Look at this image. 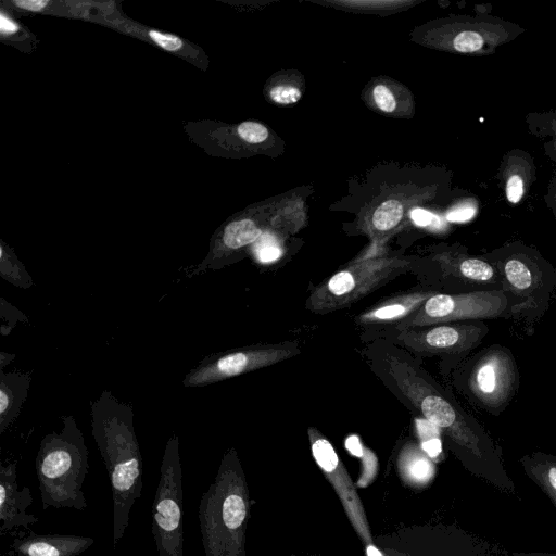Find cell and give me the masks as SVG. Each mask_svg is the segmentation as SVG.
<instances>
[{
  "label": "cell",
  "mask_w": 556,
  "mask_h": 556,
  "mask_svg": "<svg viewBox=\"0 0 556 556\" xmlns=\"http://www.w3.org/2000/svg\"><path fill=\"white\" fill-rule=\"evenodd\" d=\"M422 448L429 456L435 457L441 452V441L439 438L424 441Z\"/></svg>",
  "instance_id": "obj_32"
},
{
  "label": "cell",
  "mask_w": 556,
  "mask_h": 556,
  "mask_svg": "<svg viewBox=\"0 0 556 556\" xmlns=\"http://www.w3.org/2000/svg\"><path fill=\"white\" fill-rule=\"evenodd\" d=\"M478 207L477 199H466L465 201L456 204L446 213V219L452 223L467 222L476 216Z\"/></svg>",
  "instance_id": "obj_23"
},
{
  "label": "cell",
  "mask_w": 556,
  "mask_h": 556,
  "mask_svg": "<svg viewBox=\"0 0 556 556\" xmlns=\"http://www.w3.org/2000/svg\"><path fill=\"white\" fill-rule=\"evenodd\" d=\"M300 353L298 342L254 345L202 359L185 377V387H204L242 374L261 369Z\"/></svg>",
  "instance_id": "obj_10"
},
{
  "label": "cell",
  "mask_w": 556,
  "mask_h": 556,
  "mask_svg": "<svg viewBox=\"0 0 556 556\" xmlns=\"http://www.w3.org/2000/svg\"><path fill=\"white\" fill-rule=\"evenodd\" d=\"M372 97L381 111L391 113L395 110L396 101L388 87L383 85L376 86L372 90Z\"/></svg>",
  "instance_id": "obj_27"
},
{
  "label": "cell",
  "mask_w": 556,
  "mask_h": 556,
  "mask_svg": "<svg viewBox=\"0 0 556 556\" xmlns=\"http://www.w3.org/2000/svg\"><path fill=\"white\" fill-rule=\"evenodd\" d=\"M525 123L528 131L543 142L545 156L556 162V109L529 112Z\"/></svg>",
  "instance_id": "obj_18"
},
{
  "label": "cell",
  "mask_w": 556,
  "mask_h": 556,
  "mask_svg": "<svg viewBox=\"0 0 556 556\" xmlns=\"http://www.w3.org/2000/svg\"><path fill=\"white\" fill-rule=\"evenodd\" d=\"M482 255L500 274L508 301L504 318L532 333L556 296V268L538 249L521 241L507 242Z\"/></svg>",
  "instance_id": "obj_2"
},
{
  "label": "cell",
  "mask_w": 556,
  "mask_h": 556,
  "mask_svg": "<svg viewBox=\"0 0 556 556\" xmlns=\"http://www.w3.org/2000/svg\"><path fill=\"white\" fill-rule=\"evenodd\" d=\"M489 332L483 320L431 325L399 331L397 344L427 355L467 356Z\"/></svg>",
  "instance_id": "obj_11"
},
{
  "label": "cell",
  "mask_w": 556,
  "mask_h": 556,
  "mask_svg": "<svg viewBox=\"0 0 556 556\" xmlns=\"http://www.w3.org/2000/svg\"><path fill=\"white\" fill-rule=\"evenodd\" d=\"M182 468L179 440L168 439L152 505V534L159 556H184Z\"/></svg>",
  "instance_id": "obj_8"
},
{
  "label": "cell",
  "mask_w": 556,
  "mask_h": 556,
  "mask_svg": "<svg viewBox=\"0 0 556 556\" xmlns=\"http://www.w3.org/2000/svg\"><path fill=\"white\" fill-rule=\"evenodd\" d=\"M404 215L403 204L394 199L379 204L371 215V227L378 235H384L393 230Z\"/></svg>",
  "instance_id": "obj_19"
},
{
  "label": "cell",
  "mask_w": 556,
  "mask_h": 556,
  "mask_svg": "<svg viewBox=\"0 0 556 556\" xmlns=\"http://www.w3.org/2000/svg\"><path fill=\"white\" fill-rule=\"evenodd\" d=\"M548 479L553 488L556 490V466L552 467L548 471Z\"/></svg>",
  "instance_id": "obj_36"
},
{
  "label": "cell",
  "mask_w": 556,
  "mask_h": 556,
  "mask_svg": "<svg viewBox=\"0 0 556 556\" xmlns=\"http://www.w3.org/2000/svg\"><path fill=\"white\" fill-rule=\"evenodd\" d=\"M308 433L312 441V453L316 463L326 472L336 470L339 466V458L331 443L313 428L308 430Z\"/></svg>",
  "instance_id": "obj_21"
},
{
  "label": "cell",
  "mask_w": 556,
  "mask_h": 556,
  "mask_svg": "<svg viewBox=\"0 0 556 556\" xmlns=\"http://www.w3.org/2000/svg\"><path fill=\"white\" fill-rule=\"evenodd\" d=\"M431 466L430 463L426 458H417L414 464L410 466L412 473L417 479H422L428 477L430 472Z\"/></svg>",
  "instance_id": "obj_30"
},
{
  "label": "cell",
  "mask_w": 556,
  "mask_h": 556,
  "mask_svg": "<svg viewBox=\"0 0 556 556\" xmlns=\"http://www.w3.org/2000/svg\"><path fill=\"white\" fill-rule=\"evenodd\" d=\"M1 256H0V275L8 282L26 289L33 286V279L29 276L28 271L24 267V265L18 261V258L11 252V250L5 249L3 245L0 248Z\"/></svg>",
  "instance_id": "obj_20"
},
{
  "label": "cell",
  "mask_w": 556,
  "mask_h": 556,
  "mask_svg": "<svg viewBox=\"0 0 556 556\" xmlns=\"http://www.w3.org/2000/svg\"><path fill=\"white\" fill-rule=\"evenodd\" d=\"M495 179L506 201L510 205L519 204L536 179L533 156L520 148L510 149L502 156Z\"/></svg>",
  "instance_id": "obj_14"
},
{
  "label": "cell",
  "mask_w": 556,
  "mask_h": 556,
  "mask_svg": "<svg viewBox=\"0 0 556 556\" xmlns=\"http://www.w3.org/2000/svg\"><path fill=\"white\" fill-rule=\"evenodd\" d=\"M444 280L460 285L467 292L502 290L500 274L483 255H471L464 248H450L433 256Z\"/></svg>",
  "instance_id": "obj_12"
},
{
  "label": "cell",
  "mask_w": 556,
  "mask_h": 556,
  "mask_svg": "<svg viewBox=\"0 0 556 556\" xmlns=\"http://www.w3.org/2000/svg\"><path fill=\"white\" fill-rule=\"evenodd\" d=\"M62 430L42 438L36 473L42 506L84 510L83 484L88 473V448L73 416L62 417Z\"/></svg>",
  "instance_id": "obj_3"
},
{
  "label": "cell",
  "mask_w": 556,
  "mask_h": 556,
  "mask_svg": "<svg viewBox=\"0 0 556 556\" xmlns=\"http://www.w3.org/2000/svg\"><path fill=\"white\" fill-rule=\"evenodd\" d=\"M269 96L278 104H293L301 99L302 93L294 86L280 85L271 88Z\"/></svg>",
  "instance_id": "obj_25"
},
{
  "label": "cell",
  "mask_w": 556,
  "mask_h": 556,
  "mask_svg": "<svg viewBox=\"0 0 556 556\" xmlns=\"http://www.w3.org/2000/svg\"><path fill=\"white\" fill-rule=\"evenodd\" d=\"M93 543L89 536L31 532L14 539L11 547L17 556H78Z\"/></svg>",
  "instance_id": "obj_15"
},
{
  "label": "cell",
  "mask_w": 556,
  "mask_h": 556,
  "mask_svg": "<svg viewBox=\"0 0 556 556\" xmlns=\"http://www.w3.org/2000/svg\"><path fill=\"white\" fill-rule=\"evenodd\" d=\"M239 137L249 143H260L267 139V128L257 122H243L238 128Z\"/></svg>",
  "instance_id": "obj_24"
},
{
  "label": "cell",
  "mask_w": 556,
  "mask_h": 556,
  "mask_svg": "<svg viewBox=\"0 0 556 556\" xmlns=\"http://www.w3.org/2000/svg\"><path fill=\"white\" fill-rule=\"evenodd\" d=\"M410 218L417 226L420 227L440 228L443 226L440 216L424 208H414L410 212Z\"/></svg>",
  "instance_id": "obj_28"
},
{
  "label": "cell",
  "mask_w": 556,
  "mask_h": 556,
  "mask_svg": "<svg viewBox=\"0 0 556 556\" xmlns=\"http://www.w3.org/2000/svg\"><path fill=\"white\" fill-rule=\"evenodd\" d=\"M435 293L438 291L429 289L394 295L357 315L355 321L363 326L399 323Z\"/></svg>",
  "instance_id": "obj_16"
},
{
  "label": "cell",
  "mask_w": 556,
  "mask_h": 556,
  "mask_svg": "<svg viewBox=\"0 0 556 556\" xmlns=\"http://www.w3.org/2000/svg\"><path fill=\"white\" fill-rule=\"evenodd\" d=\"M346 448L355 456L362 455V445L356 437H350L346 440Z\"/></svg>",
  "instance_id": "obj_34"
},
{
  "label": "cell",
  "mask_w": 556,
  "mask_h": 556,
  "mask_svg": "<svg viewBox=\"0 0 556 556\" xmlns=\"http://www.w3.org/2000/svg\"><path fill=\"white\" fill-rule=\"evenodd\" d=\"M367 555L368 556H382L381 553L374 546H368L367 547Z\"/></svg>",
  "instance_id": "obj_37"
},
{
  "label": "cell",
  "mask_w": 556,
  "mask_h": 556,
  "mask_svg": "<svg viewBox=\"0 0 556 556\" xmlns=\"http://www.w3.org/2000/svg\"><path fill=\"white\" fill-rule=\"evenodd\" d=\"M508 301L503 290L438 292L395 324L397 331L431 325L505 317Z\"/></svg>",
  "instance_id": "obj_9"
},
{
  "label": "cell",
  "mask_w": 556,
  "mask_h": 556,
  "mask_svg": "<svg viewBox=\"0 0 556 556\" xmlns=\"http://www.w3.org/2000/svg\"><path fill=\"white\" fill-rule=\"evenodd\" d=\"M31 377L28 374L0 369V433L16 419L24 404Z\"/></svg>",
  "instance_id": "obj_17"
},
{
  "label": "cell",
  "mask_w": 556,
  "mask_h": 556,
  "mask_svg": "<svg viewBox=\"0 0 556 556\" xmlns=\"http://www.w3.org/2000/svg\"><path fill=\"white\" fill-rule=\"evenodd\" d=\"M14 357H15L14 354H7L4 352H1V354H0V363H1L0 369H3L4 365L9 364L11 362L10 359H13Z\"/></svg>",
  "instance_id": "obj_35"
},
{
  "label": "cell",
  "mask_w": 556,
  "mask_h": 556,
  "mask_svg": "<svg viewBox=\"0 0 556 556\" xmlns=\"http://www.w3.org/2000/svg\"><path fill=\"white\" fill-rule=\"evenodd\" d=\"M33 503L28 486L18 488L16 464L0 467V532L3 534L13 528H28L38 521V517L27 513Z\"/></svg>",
  "instance_id": "obj_13"
},
{
  "label": "cell",
  "mask_w": 556,
  "mask_h": 556,
  "mask_svg": "<svg viewBox=\"0 0 556 556\" xmlns=\"http://www.w3.org/2000/svg\"><path fill=\"white\" fill-rule=\"evenodd\" d=\"M0 29L2 35L14 34L18 30V25L3 13L0 15Z\"/></svg>",
  "instance_id": "obj_33"
},
{
  "label": "cell",
  "mask_w": 556,
  "mask_h": 556,
  "mask_svg": "<svg viewBox=\"0 0 556 556\" xmlns=\"http://www.w3.org/2000/svg\"><path fill=\"white\" fill-rule=\"evenodd\" d=\"M388 372L396 388L427 421L457 444L481 455L488 439L479 422L454 397L405 358L388 355Z\"/></svg>",
  "instance_id": "obj_4"
},
{
  "label": "cell",
  "mask_w": 556,
  "mask_h": 556,
  "mask_svg": "<svg viewBox=\"0 0 556 556\" xmlns=\"http://www.w3.org/2000/svg\"><path fill=\"white\" fill-rule=\"evenodd\" d=\"M148 36L159 47L169 52L179 51L184 46L182 40L179 37L172 34H166L159 30H149Z\"/></svg>",
  "instance_id": "obj_26"
},
{
  "label": "cell",
  "mask_w": 556,
  "mask_h": 556,
  "mask_svg": "<svg viewBox=\"0 0 556 556\" xmlns=\"http://www.w3.org/2000/svg\"><path fill=\"white\" fill-rule=\"evenodd\" d=\"M91 417L92 435L111 482L116 548L129 525L130 510L141 495L142 457L130 404L104 390L91 404Z\"/></svg>",
  "instance_id": "obj_1"
},
{
  "label": "cell",
  "mask_w": 556,
  "mask_h": 556,
  "mask_svg": "<svg viewBox=\"0 0 556 556\" xmlns=\"http://www.w3.org/2000/svg\"><path fill=\"white\" fill-rule=\"evenodd\" d=\"M544 202L556 218V170L547 185Z\"/></svg>",
  "instance_id": "obj_29"
},
{
  "label": "cell",
  "mask_w": 556,
  "mask_h": 556,
  "mask_svg": "<svg viewBox=\"0 0 556 556\" xmlns=\"http://www.w3.org/2000/svg\"><path fill=\"white\" fill-rule=\"evenodd\" d=\"M232 457L227 454L215 481L199 503V523L205 556H233L232 535L247 518V503L236 483Z\"/></svg>",
  "instance_id": "obj_5"
},
{
  "label": "cell",
  "mask_w": 556,
  "mask_h": 556,
  "mask_svg": "<svg viewBox=\"0 0 556 556\" xmlns=\"http://www.w3.org/2000/svg\"><path fill=\"white\" fill-rule=\"evenodd\" d=\"M520 387V376L513 352L491 344L467 363L465 387L470 400L491 415H500L513 402Z\"/></svg>",
  "instance_id": "obj_7"
},
{
  "label": "cell",
  "mask_w": 556,
  "mask_h": 556,
  "mask_svg": "<svg viewBox=\"0 0 556 556\" xmlns=\"http://www.w3.org/2000/svg\"><path fill=\"white\" fill-rule=\"evenodd\" d=\"M254 252L256 257L263 262H273L281 255V249L276 238L265 232L255 243Z\"/></svg>",
  "instance_id": "obj_22"
},
{
  "label": "cell",
  "mask_w": 556,
  "mask_h": 556,
  "mask_svg": "<svg viewBox=\"0 0 556 556\" xmlns=\"http://www.w3.org/2000/svg\"><path fill=\"white\" fill-rule=\"evenodd\" d=\"M13 3L20 9L31 11V12H38V11H41L42 9H45L49 4V1L17 0V1H13Z\"/></svg>",
  "instance_id": "obj_31"
},
{
  "label": "cell",
  "mask_w": 556,
  "mask_h": 556,
  "mask_svg": "<svg viewBox=\"0 0 556 556\" xmlns=\"http://www.w3.org/2000/svg\"><path fill=\"white\" fill-rule=\"evenodd\" d=\"M413 263L401 257L359 260L319 283L308 295L305 307L315 314L343 309L412 270Z\"/></svg>",
  "instance_id": "obj_6"
}]
</instances>
